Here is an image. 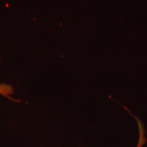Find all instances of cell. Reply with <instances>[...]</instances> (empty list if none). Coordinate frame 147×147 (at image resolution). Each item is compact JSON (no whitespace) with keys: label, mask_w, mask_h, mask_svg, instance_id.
<instances>
[{"label":"cell","mask_w":147,"mask_h":147,"mask_svg":"<svg viewBox=\"0 0 147 147\" xmlns=\"http://www.w3.org/2000/svg\"><path fill=\"white\" fill-rule=\"evenodd\" d=\"M14 93V88L10 84L0 83V95L10 99Z\"/></svg>","instance_id":"obj_1"},{"label":"cell","mask_w":147,"mask_h":147,"mask_svg":"<svg viewBox=\"0 0 147 147\" xmlns=\"http://www.w3.org/2000/svg\"><path fill=\"white\" fill-rule=\"evenodd\" d=\"M140 127V134L141 135L140 136V140L138 141V146L137 147H142L143 144L144 143V134H143V128H142V125H141L140 123H139Z\"/></svg>","instance_id":"obj_2"}]
</instances>
